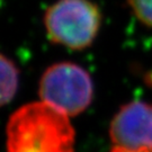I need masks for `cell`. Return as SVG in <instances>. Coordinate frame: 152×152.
I'll return each instance as SVG.
<instances>
[{
    "mask_svg": "<svg viewBox=\"0 0 152 152\" xmlns=\"http://www.w3.org/2000/svg\"><path fill=\"white\" fill-rule=\"evenodd\" d=\"M38 98L70 118L78 116L92 103V78L83 66L75 62L54 63L41 76Z\"/></svg>",
    "mask_w": 152,
    "mask_h": 152,
    "instance_id": "3",
    "label": "cell"
},
{
    "mask_svg": "<svg viewBox=\"0 0 152 152\" xmlns=\"http://www.w3.org/2000/svg\"><path fill=\"white\" fill-rule=\"evenodd\" d=\"M0 103L2 106L15 98L19 86V70L16 63L5 54L0 56Z\"/></svg>",
    "mask_w": 152,
    "mask_h": 152,
    "instance_id": "5",
    "label": "cell"
},
{
    "mask_svg": "<svg viewBox=\"0 0 152 152\" xmlns=\"http://www.w3.org/2000/svg\"><path fill=\"white\" fill-rule=\"evenodd\" d=\"M70 117L41 100L23 105L6 125V152H73Z\"/></svg>",
    "mask_w": 152,
    "mask_h": 152,
    "instance_id": "1",
    "label": "cell"
},
{
    "mask_svg": "<svg viewBox=\"0 0 152 152\" xmlns=\"http://www.w3.org/2000/svg\"><path fill=\"white\" fill-rule=\"evenodd\" d=\"M46 36L72 51L90 48L102 26L100 9L91 0H56L45 10Z\"/></svg>",
    "mask_w": 152,
    "mask_h": 152,
    "instance_id": "2",
    "label": "cell"
},
{
    "mask_svg": "<svg viewBox=\"0 0 152 152\" xmlns=\"http://www.w3.org/2000/svg\"><path fill=\"white\" fill-rule=\"evenodd\" d=\"M109 152H152V148H143L139 150H129V149H123V148L112 147Z\"/></svg>",
    "mask_w": 152,
    "mask_h": 152,
    "instance_id": "7",
    "label": "cell"
},
{
    "mask_svg": "<svg viewBox=\"0 0 152 152\" xmlns=\"http://www.w3.org/2000/svg\"><path fill=\"white\" fill-rule=\"evenodd\" d=\"M132 14L142 25L152 29V0H126Z\"/></svg>",
    "mask_w": 152,
    "mask_h": 152,
    "instance_id": "6",
    "label": "cell"
},
{
    "mask_svg": "<svg viewBox=\"0 0 152 152\" xmlns=\"http://www.w3.org/2000/svg\"><path fill=\"white\" fill-rule=\"evenodd\" d=\"M108 134L112 147L152 148V104L143 100L124 104L110 121Z\"/></svg>",
    "mask_w": 152,
    "mask_h": 152,
    "instance_id": "4",
    "label": "cell"
}]
</instances>
